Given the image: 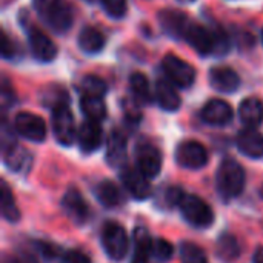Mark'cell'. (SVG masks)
Here are the masks:
<instances>
[{
	"label": "cell",
	"instance_id": "1",
	"mask_svg": "<svg viewBox=\"0 0 263 263\" xmlns=\"http://www.w3.org/2000/svg\"><path fill=\"white\" fill-rule=\"evenodd\" d=\"M216 185L219 193L225 199L240 196L245 188V171L242 165H239L233 159L222 160L216 174Z\"/></svg>",
	"mask_w": 263,
	"mask_h": 263
},
{
	"label": "cell",
	"instance_id": "2",
	"mask_svg": "<svg viewBox=\"0 0 263 263\" xmlns=\"http://www.w3.org/2000/svg\"><path fill=\"white\" fill-rule=\"evenodd\" d=\"M42 18L57 32H65L72 23V9L66 0H34Z\"/></svg>",
	"mask_w": 263,
	"mask_h": 263
},
{
	"label": "cell",
	"instance_id": "3",
	"mask_svg": "<svg viewBox=\"0 0 263 263\" xmlns=\"http://www.w3.org/2000/svg\"><path fill=\"white\" fill-rule=\"evenodd\" d=\"M179 208L182 211V216L185 217V220L188 223H191L193 227L197 228H206L214 222V214L213 210L210 208V205L194 196V194H183Z\"/></svg>",
	"mask_w": 263,
	"mask_h": 263
},
{
	"label": "cell",
	"instance_id": "4",
	"mask_svg": "<svg viewBox=\"0 0 263 263\" xmlns=\"http://www.w3.org/2000/svg\"><path fill=\"white\" fill-rule=\"evenodd\" d=\"M102 247L109 259L122 260L129 248V239L123 227L117 222H108L102 228Z\"/></svg>",
	"mask_w": 263,
	"mask_h": 263
},
{
	"label": "cell",
	"instance_id": "5",
	"mask_svg": "<svg viewBox=\"0 0 263 263\" xmlns=\"http://www.w3.org/2000/svg\"><path fill=\"white\" fill-rule=\"evenodd\" d=\"M162 65H163V71L171 83H174L180 88H190L194 83V80H196L194 68L188 62L182 60L180 57L168 54V55H165Z\"/></svg>",
	"mask_w": 263,
	"mask_h": 263
},
{
	"label": "cell",
	"instance_id": "6",
	"mask_svg": "<svg viewBox=\"0 0 263 263\" xmlns=\"http://www.w3.org/2000/svg\"><path fill=\"white\" fill-rule=\"evenodd\" d=\"M176 160L182 168L200 170L208 163V151L202 143L196 140H186L177 146Z\"/></svg>",
	"mask_w": 263,
	"mask_h": 263
},
{
	"label": "cell",
	"instance_id": "7",
	"mask_svg": "<svg viewBox=\"0 0 263 263\" xmlns=\"http://www.w3.org/2000/svg\"><path fill=\"white\" fill-rule=\"evenodd\" d=\"M52 133L59 143L65 146L74 143V139L77 136L74 116L71 114L66 105L52 109Z\"/></svg>",
	"mask_w": 263,
	"mask_h": 263
},
{
	"label": "cell",
	"instance_id": "8",
	"mask_svg": "<svg viewBox=\"0 0 263 263\" xmlns=\"http://www.w3.org/2000/svg\"><path fill=\"white\" fill-rule=\"evenodd\" d=\"M137 170L148 179H154L162 170V153L153 143L143 142L136 148Z\"/></svg>",
	"mask_w": 263,
	"mask_h": 263
},
{
	"label": "cell",
	"instance_id": "9",
	"mask_svg": "<svg viewBox=\"0 0 263 263\" xmlns=\"http://www.w3.org/2000/svg\"><path fill=\"white\" fill-rule=\"evenodd\" d=\"M15 131L31 142H43L46 137V123L32 112H18L14 119Z\"/></svg>",
	"mask_w": 263,
	"mask_h": 263
},
{
	"label": "cell",
	"instance_id": "10",
	"mask_svg": "<svg viewBox=\"0 0 263 263\" xmlns=\"http://www.w3.org/2000/svg\"><path fill=\"white\" fill-rule=\"evenodd\" d=\"M186 42L202 55L213 54L216 49V40H214V31L197 25V23H190L185 35Z\"/></svg>",
	"mask_w": 263,
	"mask_h": 263
},
{
	"label": "cell",
	"instance_id": "11",
	"mask_svg": "<svg viewBox=\"0 0 263 263\" xmlns=\"http://www.w3.org/2000/svg\"><path fill=\"white\" fill-rule=\"evenodd\" d=\"M28 42L32 55L40 62H51L57 55V46L55 43L40 29H29L28 31Z\"/></svg>",
	"mask_w": 263,
	"mask_h": 263
},
{
	"label": "cell",
	"instance_id": "12",
	"mask_svg": "<svg viewBox=\"0 0 263 263\" xmlns=\"http://www.w3.org/2000/svg\"><path fill=\"white\" fill-rule=\"evenodd\" d=\"M200 116H202V120L208 125L223 126L233 120L234 114H233V108L230 103H227L225 100H220V99H213L203 106Z\"/></svg>",
	"mask_w": 263,
	"mask_h": 263
},
{
	"label": "cell",
	"instance_id": "13",
	"mask_svg": "<svg viewBox=\"0 0 263 263\" xmlns=\"http://www.w3.org/2000/svg\"><path fill=\"white\" fill-rule=\"evenodd\" d=\"M122 182L134 199L145 200L151 194V185L148 182V177L143 176L139 170L125 168L122 171Z\"/></svg>",
	"mask_w": 263,
	"mask_h": 263
},
{
	"label": "cell",
	"instance_id": "14",
	"mask_svg": "<svg viewBox=\"0 0 263 263\" xmlns=\"http://www.w3.org/2000/svg\"><path fill=\"white\" fill-rule=\"evenodd\" d=\"M62 206H63V211L66 213V216L79 225L85 223L89 216V208L77 190H69L65 193V196L62 199Z\"/></svg>",
	"mask_w": 263,
	"mask_h": 263
},
{
	"label": "cell",
	"instance_id": "15",
	"mask_svg": "<svg viewBox=\"0 0 263 263\" xmlns=\"http://www.w3.org/2000/svg\"><path fill=\"white\" fill-rule=\"evenodd\" d=\"M210 83L219 92H234L240 86V77L228 66H216L210 71Z\"/></svg>",
	"mask_w": 263,
	"mask_h": 263
},
{
	"label": "cell",
	"instance_id": "16",
	"mask_svg": "<svg viewBox=\"0 0 263 263\" xmlns=\"http://www.w3.org/2000/svg\"><path fill=\"white\" fill-rule=\"evenodd\" d=\"M102 137H103L102 128H100L99 122H94V120L83 122L82 126L79 128V133H77L79 146L83 153H88V154L94 153L96 149L100 148Z\"/></svg>",
	"mask_w": 263,
	"mask_h": 263
},
{
	"label": "cell",
	"instance_id": "17",
	"mask_svg": "<svg viewBox=\"0 0 263 263\" xmlns=\"http://www.w3.org/2000/svg\"><path fill=\"white\" fill-rule=\"evenodd\" d=\"M237 148L242 154L251 159L263 157V134L254 128H247L237 136Z\"/></svg>",
	"mask_w": 263,
	"mask_h": 263
},
{
	"label": "cell",
	"instance_id": "18",
	"mask_svg": "<svg viewBox=\"0 0 263 263\" xmlns=\"http://www.w3.org/2000/svg\"><path fill=\"white\" fill-rule=\"evenodd\" d=\"M159 20L163 26V29L171 34L173 37H183L185 31L188 28V18L183 12L177 9H165L159 14Z\"/></svg>",
	"mask_w": 263,
	"mask_h": 263
},
{
	"label": "cell",
	"instance_id": "19",
	"mask_svg": "<svg viewBox=\"0 0 263 263\" xmlns=\"http://www.w3.org/2000/svg\"><path fill=\"white\" fill-rule=\"evenodd\" d=\"M173 85L174 83H171L170 80H163V79L156 83V99L160 108L165 111H177L182 103L180 96L177 94Z\"/></svg>",
	"mask_w": 263,
	"mask_h": 263
},
{
	"label": "cell",
	"instance_id": "20",
	"mask_svg": "<svg viewBox=\"0 0 263 263\" xmlns=\"http://www.w3.org/2000/svg\"><path fill=\"white\" fill-rule=\"evenodd\" d=\"M239 117L248 128L259 126L263 120V103L256 97L245 99L239 106Z\"/></svg>",
	"mask_w": 263,
	"mask_h": 263
},
{
	"label": "cell",
	"instance_id": "21",
	"mask_svg": "<svg viewBox=\"0 0 263 263\" xmlns=\"http://www.w3.org/2000/svg\"><path fill=\"white\" fill-rule=\"evenodd\" d=\"M153 256V240L149 233L139 227L134 230V254L131 263H149V257Z\"/></svg>",
	"mask_w": 263,
	"mask_h": 263
},
{
	"label": "cell",
	"instance_id": "22",
	"mask_svg": "<svg viewBox=\"0 0 263 263\" xmlns=\"http://www.w3.org/2000/svg\"><path fill=\"white\" fill-rule=\"evenodd\" d=\"M125 159H126V140L123 134H120L119 131H114L108 140L106 160L112 166H120L123 165Z\"/></svg>",
	"mask_w": 263,
	"mask_h": 263
},
{
	"label": "cell",
	"instance_id": "23",
	"mask_svg": "<svg viewBox=\"0 0 263 263\" xmlns=\"http://www.w3.org/2000/svg\"><path fill=\"white\" fill-rule=\"evenodd\" d=\"M79 46L83 52L88 54H97L105 46V37L103 34L96 28H83L79 34Z\"/></svg>",
	"mask_w": 263,
	"mask_h": 263
},
{
	"label": "cell",
	"instance_id": "24",
	"mask_svg": "<svg viewBox=\"0 0 263 263\" xmlns=\"http://www.w3.org/2000/svg\"><path fill=\"white\" fill-rule=\"evenodd\" d=\"M80 109L88 117V120H94V122H100L106 116V105L103 99L96 96H82Z\"/></svg>",
	"mask_w": 263,
	"mask_h": 263
},
{
	"label": "cell",
	"instance_id": "25",
	"mask_svg": "<svg viewBox=\"0 0 263 263\" xmlns=\"http://www.w3.org/2000/svg\"><path fill=\"white\" fill-rule=\"evenodd\" d=\"M216 253L220 260L227 263L234 262L240 254V247L237 239L231 234H222L217 240Z\"/></svg>",
	"mask_w": 263,
	"mask_h": 263
},
{
	"label": "cell",
	"instance_id": "26",
	"mask_svg": "<svg viewBox=\"0 0 263 263\" xmlns=\"http://www.w3.org/2000/svg\"><path fill=\"white\" fill-rule=\"evenodd\" d=\"M97 197H99L100 203L106 208H114L122 200V194H120L119 186L116 183H112L111 180H103L99 183Z\"/></svg>",
	"mask_w": 263,
	"mask_h": 263
},
{
	"label": "cell",
	"instance_id": "27",
	"mask_svg": "<svg viewBox=\"0 0 263 263\" xmlns=\"http://www.w3.org/2000/svg\"><path fill=\"white\" fill-rule=\"evenodd\" d=\"M0 206H2V216L8 222H17L20 219V211L15 206L12 193L6 182H2V190H0Z\"/></svg>",
	"mask_w": 263,
	"mask_h": 263
},
{
	"label": "cell",
	"instance_id": "28",
	"mask_svg": "<svg viewBox=\"0 0 263 263\" xmlns=\"http://www.w3.org/2000/svg\"><path fill=\"white\" fill-rule=\"evenodd\" d=\"M129 85H131L133 96L137 102H140V103H149L151 102L149 82L142 72H134L129 79Z\"/></svg>",
	"mask_w": 263,
	"mask_h": 263
},
{
	"label": "cell",
	"instance_id": "29",
	"mask_svg": "<svg viewBox=\"0 0 263 263\" xmlns=\"http://www.w3.org/2000/svg\"><path fill=\"white\" fill-rule=\"evenodd\" d=\"M180 259L182 263H208L203 250L191 242H185L180 245Z\"/></svg>",
	"mask_w": 263,
	"mask_h": 263
},
{
	"label": "cell",
	"instance_id": "30",
	"mask_svg": "<svg viewBox=\"0 0 263 263\" xmlns=\"http://www.w3.org/2000/svg\"><path fill=\"white\" fill-rule=\"evenodd\" d=\"M82 92L83 96H96V97H103L105 92H106V83L96 77V76H86L83 80H82Z\"/></svg>",
	"mask_w": 263,
	"mask_h": 263
},
{
	"label": "cell",
	"instance_id": "31",
	"mask_svg": "<svg viewBox=\"0 0 263 263\" xmlns=\"http://www.w3.org/2000/svg\"><path fill=\"white\" fill-rule=\"evenodd\" d=\"M43 103L46 106H51L52 109L59 108V106H63L66 105V100H68V94L63 88H57V86H51L46 89V92L43 94Z\"/></svg>",
	"mask_w": 263,
	"mask_h": 263
},
{
	"label": "cell",
	"instance_id": "32",
	"mask_svg": "<svg viewBox=\"0 0 263 263\" xmlns=\"http://www.w3.org/2000/svg\"><path fill=\"white\" fill-rule=\"evenodd\" d=\"M173 253H174V248L168 240H165V239L153 240V257L157 262H168L173 257Z\"/></svg>",
	"mask_w": 263,
	"mask_h": 263
},
{
	"label": "cell",
	"instance_id": "33",
	"mask_svg": "<svg viewBox=\"0 0 263 263\" xmlns=\"http://www.w3.org/2000/svg\"><path fill=\"white\" fill-rule=\"evenodd\" d=\"M106 14L112 18H122L126 14V0H100Z\"/></svg>",
	"mask_w": 263,
	"mask_h": 263
},
{
	"label": "cell",
	"instance_id": "34",
	"mask_svg": "<svg viewBox=\"0 0 263 263\" xmlns=\"http://www.w3.org/2000/svg\"><path fill=\"white\" fill-rule=\"evenodd\" d=\"M35 248H37V253L46 262H54V260H57V259L62 257L59 248L54 247V245H51V243H48V242H37L35 243Z\"/></svg>",
	"mask_w": 263,
	"mask_h": 263
},
{
	"label": "cell",
	"instance_id": "35",
	"mask_svg": "<svg viewBox=\"0 0 263 263\" xmlns=\"http://www.w3.org/2000/svg\"><path fill=\"white\" fill-rule=\"evenodd\" d=\"M214 40H216L214 54H225V52H228V49H230V40H228V35L225 34V31L216 29L214 31Z\"/></svg>",
	"mask_w": 263,
	"mask_h": 263
},
{
	"label": "cell",
	"instance_id": "36",
	"mask_svg": "<svg viewBox=\"0 0 263 263\" xmlns=\"http://www.w3.org/2000/svg\"><path fill=\"white\" fill-rule=\"evenodd\" d=\"M59 263H91L89 259L80 253V251H68L65 254H62V257L59 259Z\"/></svg>",
	"mask_w": 263,
	"mask_h": 263
},
{
	"label": "cell",
	"instance_id": "37",
	"mask_svg": "<svg viewBox=\"0 0 263 263\" xmlns=\"http://www.w3.org/2000/svg\"><path fill=\"white\" fill-rule=\"evenodd\" d=\"M3 263H37V260L29 254H22V256L6 254L3 256Z\"/></svg>",
	"mask_w": 263,
	"mask_h": 263
},
{
	"label": "cell",
	"instance_id": "38",
	"mask_svg": "<svg viewBox=\"0 0 263 263\" xmlns=\"http://www.w3.org/2000/svg\"><path fill=\"white\" fill-rule=\"evenodd\" d=\"M14 52H15V49L12 48V42L6 37V34H3V37H2V55L5 59H11V57H14Z\"/></svg>",
	"mask_w": 263,
	"mask_h": 263
},
{
	"label": "cell",
	"instance_id": "39",
	"mask_svg": "<svg viewBox=\"0 0 263 263\" xmlns=\"http://www.w3.org/2000/svg\"><path fill=\"white\" fill-rule=\"evenodd\" d=\"M253 263H263V247L262 248H257V251L254 253Z\"/></svg>",
	"mask_w": 263,
	"mask_h": 263
},
{
	"label": "cell",
	"instance_id": "40",
	"mask_svg": "<svg viewBox=\"0 0 263 263\" xmlns=\"http://www.w3.org/2000/svg\"><path fill=\"white\" fill-rule=\"evenodd\" d=\"M260 196H262V199H263V185L260 186Z\"/></svg>",
	"mask_w": 263,
	"mask_h": 263
},
{
	"label": "cell",
	"instance_id": "41",
	"mask_svg": "<svg viewBox=\"0 0 263 263\" xmlns=\"http://www.w3.org/2000/svg\"><path fill=\"white\" fill-rule=\"evenodd\" d=\"M83 2H88V3H92V2H96V0H83Z\"/></svg>",
	"mask_w": 263,
	"mask_h": 263
},
{
	"label": "cell",
	"instance_id": "42",
	"mask_svg": "<svg viewBox=\"0 0 263 263\" xmlns=\"http://www.w3.org/2000/svg\"><path fill=\"white\" fill-rule=\"evenodd\" d=\"M180 2H193V0H180Z\"/></svg>",
	"mask_w": 263,
	"mask_h": 263
},
{
	"label": "cell",
	"instance_id": "43",
	"mask_svg": "<svg viewBox=\"0 0 263 263\" xmlns=\"http://www.w3.org/2000/svg\"><path fill=\"white\" fill-rule=\"evenodd\" d=\"M262 42H263V31H262Z\"/></svg>",
	"mask_w": 263,
	"mask_h": 263
}]
</instances>
